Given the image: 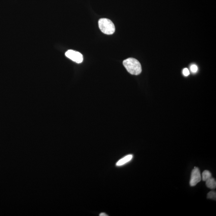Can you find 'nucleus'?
Returning <instances> with one entry per match:
<instances>
[{"mask_svg": "<svg viewBox=\"0 0 216 216\" xmlns=\"http://www.w3.org/2000/svg\"><path fill=\"white\" fill-rule=\"evenodd\" d=\"M123 64L127 71L133 75H138L142 72L141 65L136 59L130 58L125 60Z\"/></svg>", "mask_w": 216, "mask_h": 216, "instance_id": "1", "label": "nucleus"}, {"mask_svg": "<svg viewBox=\"0 0 216 216\" xmlns=\"http://www.w3.org/2000/svg\"><path fill=\"white\" fill-rule=\"evenodd\" d=\"M133 155H128L126 156L125 157L119 160L116 163V165L117 166H122L125 165L126 163H128L131 161L132 159H133Z\"/></svg>", "mask_w": 216, "mask_h": 216, "instance_id": "5", "label": "nucleus"}, {"mask_svg": "<svg viewBox=\"0 0 216 216\" xmlns=\"http://www.w3.org/2000/svg\"><path fill=\"white\" fill-rule=\"evenodd\" d=\"M98 23L99 29L104 34L110 35L115 32L114 25L110 20L106 18H101Z\"/></svg>", "mask_w": 216, "mask_h": 216, "instance_id": "2", "label": "nucleus"}, {"mask_svg": "<svg viewBox=\"0 0 216 216\" xmlns=\"http://www.w3.org/2000/svg\"><path fill=\"white\" fill-rule=\"evenodd\" d=\"M212 177V174L211 172L207 170H204L202 173V180L206 181Z\"/></svg>", "mask_w": 216, "mask_h": 216, "instance_id": "7", "label": "nucleus"}, {"mask_svg": "<svg viewBox=\"0 0 216 216\" xmlns=\"http://www.w3.org/2000/svg\"><path fill=\"white\" fill-rule=\"evenodd\" d=\"M99 216H108V215H106V214L105 213H101V214H100V215H99Z\"/></svg>", "mask_w": 216, "mask_h": 216, "instance_id": "11", "label": "nucleus"}, {"mask_svg": "<svg viewBox=\"0 0 216 216\" xmlns=\"http://www.w3.org/2000/svg\"><path fill=\"white\" fill-rule=\"evenodd\" d=\"M183 75L185 76H188L190 74L189 71V69H187V68H185L183 70Z\"/></svg>", "mask_w": 216, "mask_h": 216, "instance_id": "10", "label": "nucleus"}, {"mask_svg": "<svg viewBox=\"0 0 216 216\" xmlns=\"http://www.w3.org/2000/svg\"><path fill=\"white\" fill-rule=\"evenodd\" d=\"M207 198L209 199H213V200H216V193L214 191L210 192L209 193H208Z\"/></svg>", "mask_w": 216, "mask_h": 216, "instance_id": "8", "label": "nucleus"}, {"mask_svg": "<svg viewBox=\"0 0 216 216\" xmlns=\"http://www.w3.org/2000/svg\"><path fill=\"white\" fill-rule=\"evenodd\" d=\"M190 69H191V71L193 73H196L198 71V67H197V66L195 64H193L191 66Z\"/></svg>", "mask_w": 216, "mask_h": 216, "instance_id": "9", "label": "nucleus"}, {"mask_svg": "<svg viewBox=\"0 0 216 216\" xmlns=\"http://www.w3.org/2000/svg\"><path fill=\"white\" fill-rule=\"evenodd\" d=\"M65 55L68 58L77 63H80L83 61V56L78 52L69 50L66 52Z\"/></svg>", "mask_w": 216, "mask_h": 216, "instance_id": "3", "label": "nucleus"}, {"mask_svg": "<svg viewBox=\"0 0 216 216\" xmlns=\"http://www.w3.org/2000/svg\"><path fill=\"white\" fill-rule=\"evenodd\" d=\"M206 185L208 187L211 189H215L216 187V182L215 180L213 178L211 177L209 179L206 181Z\"/></svg>", "mask_w": 216, "mask_h": 216, "instance_id": "6", "label": "nucleus"}, {"mask_svg": "<svg viewBox=\"0 0 216 216\" xmlns=\"http://www.w3.org/2000/svg\"><path fill=\"white\" fill-rule=\"evenodd\" d=\"M201 180V175L200 170L197 167H194L192 170L190 181V185L193 187L197 184Z\"/></svg>", "mask_w": 216, "mask_h": 216, "instance_id": "4", "label": "nucleus"}]
</instances>
